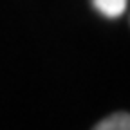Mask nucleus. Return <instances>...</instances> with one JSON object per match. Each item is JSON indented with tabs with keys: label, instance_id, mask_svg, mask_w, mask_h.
Here are the masks:
<instances>
[{
	"label": "nucleus",
	"instance_id": "1",
	"mask_svg": "<svg viewBox=\"0 0 130 130\" xmlns=\"http://www.w3.org/2000/svg\"><path fill=\"white\" fill-rule=\"evenodd\" d=\"M92 130H130V114L116 112L100 121Z\"/></svg>",
	"mask_w": 130,
	"mask_h": 130
},
{
	"label": "nucleus",
	"instance_id": "2",
	"mask_svg": "<svg viewBox=\"0 0 130 130\" xmlns=\"http://www.w3.org/2000/svg\"><path fill=\"white\" fill-rule=\"evenodd\" d=\"M92 4L107 18H118L126 7V0H92Z\"/></svg>",
	"mask_w": 130,
	"mask_h": 130
}]
</instances>
